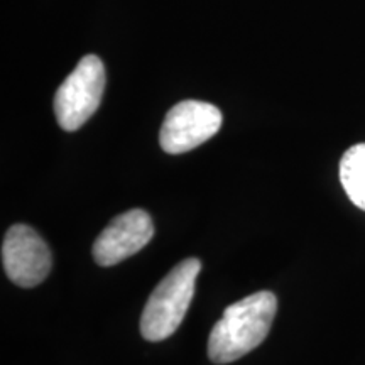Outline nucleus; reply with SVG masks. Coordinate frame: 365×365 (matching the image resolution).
<instances>
[{"mask_svg": "<svg viewBox=\"0 0 365 365\" xmlns=\"http://www.w3.org/2000/svg\"><path fill=\"white\" fill-rule=\"evenodd\" d=\"M277 299L271 291H259L230 304L208 336V357L230 364L259 346L271 330Z\"/></svg>", "mask_w": 365, "mask_h": 365, "instance_id": "obj_1", "label": "nucleus"}, {"mask_svg": "<svg viewBox=\"0 0 365 365\" xmlns=\"http://www.w3.org/2000/svg\"><path fill=\"white\" fill-rule=\"evenodd\" d=\"M200 269L198 259H185L156 286L140 317V333L145 340L161 341L178 330L193 299Z\"/></svg>", "mask_w": 365, "mask_h": 365, "instance_id": "obj_2", "label": "nucleus"}, {"mask_svg": "<svg viewBox=\"0 0 365 365\" xmlns=\"http://www.w3.org/2000/svg\"><path fill=\"white\" fill-rule=\"evenodd\" d=\"M105 90L102 59L86 54L54 95V113L63 130H78L97 112Z\"/></svg>", "mask_w": 365, "mask_h": 365, "instance_id": "obj_3", "label": "nucleus"}, {"mask_svg": "<svg viewBox=\"0 0 365 365\" xmlns=\"http://www.w3.org/2000/svg\"><path fill=\"white\" fill-rule=\"evenodd\" d=\"M222 122V112L215 105L185 100L166 113L159 132V144L164 153H188L212 139L220 130Z\"/></svg>", "mask_w": 365, "mask_h": 365, "instance_id": "obj_4", "label": "nucleus"}, {"mask_svg": "<svg viewBox=\"0 0 365 365\" xmlns=\"http://www.w3.org/2000/svg\"><path fill=\"white\" fill-rule=\"evenodd\" d=\"M2 264L7 277L21 287H34L51 271V252L34 228L12 225L2 244Z\"/></svg>", "mask_w": 365, "mask_h": 365, "instance_id": "obj_5", "label": "nucleus"}, {"mask_svg": "<svg viewBox=\"0 0 365 365\" xmlns=\"http://www.w3.org/2000/svg\"><path fill=\"white\" fill-rule=\"evenodd\" d=\"M154 235V225L149 213L140 208L129 210L113 218L95 240L93 254L98 266H115L124 259L143 250Z\"/></svg>", "mask_w": 365, "mask_h": 365, "instance_id": "obj_6", "label": "nucleus"}, {"mask_svg": "<svg viewBox=\"0 0 365 365\" xmlns=\"http://www.w3.org/2000/svg\"><path fill=\"white\" fill-rule=\"evenodd\" d=\"M340 181L355 207L365 210V144H357L340 161Z\"/></svg>", "mask_w": 365, "mask_h": 365, "instance_id": "obj_7", "label": "nucleus"}]
</instances>
